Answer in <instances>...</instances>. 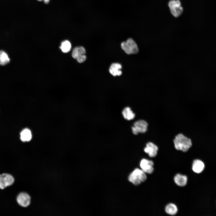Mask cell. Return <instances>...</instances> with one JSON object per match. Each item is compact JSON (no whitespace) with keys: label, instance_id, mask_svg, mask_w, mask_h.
Wrapping results in <instances>:
<instances>
[{"label":"cell","instance_id":"30bf717a","mask_svg":"<svg viewBox=\"0 0 216 216\" xmlns=\"http://www.w3.org/2000/svg\"><path fill=\"white\" fill-rule=\"evenodd\" d=\"M174 180L176 184L178 186L183 187L187 184L188 178L185 175L178 173L174 176Z\"/></svg>","mask_w":216,"mask_h":216},{"label":"cell","instance_id":"9c48e42d","mask_svg":"<svg viewBox=\"0 0 216 216\" xmlns=\"http://www.w3.org/2000/svg\"><path fill=\"white\" fill-rule=\"evenodd\" d=\"M144 152L151 158L155 157L158 150V146L152 142H148L144 149Z\"/></svg>","mask_w":216,"mask_h":216},{"label":"cell","instance_id":"ffe728a7","mask_svg":"<svg viewBox=\"0 0 216 216\" xmlns=\"http://www.w3.org/2000/svg\"><path fill=\"white\" fill-rule=\"evenodd\" d=\"M38 0V1H43V0Z\"/></svg>","mask_w":216,"mask_h":216},{"label":"cell","instance_id":"3957f363","mask_svg":"<svg viewBox=\"0 0 216 216\" xmlns=\"http://www.w3.org/2000/svg\"><path fill=\"white\" fill-rule=\"evenodd\" d=\"M122 49L127 54H135L139 51L138 46L135 41L131 38H128L126 41L122 43Z\"/></svg>","mask_w":216,"mask_h":216},{"label":"cell","instance_id":"5bb4252c","mask_svg":"<svg viewBox=\"0 0 216 216\" xmlns=\"http://www.w3.org/2000/svg\"><path fill=\"white\" fill-rule=\"evenodd\" d=\"M86 53L85 48L82 46H77L74 48L72 52V56L76 59L78 57L85 55Z\"/></svg>","mask_w":216,"mask_h":216},{"label":"cell","instance_id":"e0dca14e","mask_svg":"<svg viewBox=\"0 0 216 216\" xmlns=\"http://www.w3.org/2000/svg\"><path fill=\"white\" fill-rule=\"evenodd\" d=\"M10 61V59L8 54L4 51L0 50V65H6Z\"/></svg>","mask_w":216,"mask_h":216},{"label":"cell","instance_id":"d6986e66","mask_svg":"<svg viewBox=\"0 0 216 216\" xmlns=\"http://www.w3.org/2000/svg\"><path fill=\"white\" fill-rule=\"evenodd\" d=\"M43 1L46 4H48L50 1V0H43Z\"/></svg>","mask_w":216,"mask_h":216},{"label":"cell","instance_id":"4fadbf2b","mask_svg":"<svg viewBox=\"0 0 216 216\" xmlns=\"http://www.w3.org/2000/svg\"><path fill=\"white\" fill-rule=\"evenodd\" d=\"M122 113L124 118L128 120H133L135 116V113L131 110V108L129 107H127L124 108Z\"/></svg>","mask_w":216,"mask_h":216},{"label":"cell","instance_id":"6da1fadb","mask_svg":"<svg viewBox=\"0 0 216 216\" xmlns=\"http://www.w3.org/2000/svg\"><path fill=\"white\" fill-rule=\"evenodd\" d=\"M173 142L176 150L184 152L188 151L192 146L191 140L182 133L176 135Z\"/></svg>","mask_w":216,"mask_h":216},{"label":"cell","instance_id":"8992f818","mask_svg":"<svg viewBox=\"0 0 216 216\" xmlns=\"http://www.w3.org/2000/svg\"><path fill=\"white\" fill-rule=\"evenodd\" d=\"M15 181L14 176L11 174L4 172L0 174V189L3 190L12 185Z\"/></svg>","mask_w":216,"mask_h":216},{"label":"cell","instance_id":"5b68a950","mask_svg":"<svg viewBox=\"0 0 216 216\" xmlns=\"http://www.w3.org/2000/svg\"><path fill=\"white\" fill-rule=\"evenodd\" d=\"M148 124L145 120L143 119L136 121L134 123L131 127L133 134L137 135L139 133L144 134L147 131Z\"/></svg>","mask_w":216,"mask_h":216},{"label":"cell","instance_id":"7a4b0ae2","mask_svg":"<svg viewBox=\"0 0 216 216\" xmlns=\"http://www.w3.org/2000/svg\"><path fill=\"white\" fill-rule=\"evenodd\" d=\"M147 178L145 172L141 169L136 168L130 174L128 179L133 184L137 186L145 182Z\"/></svg>","mask_w":216,"mask_h":216},{"label":"cell","instance_id":"ba28073f","mask_svg":"<svg viewBox=\"0 0 216 216\" xmlns=\"http://www.w3.org/2000/svg\"><path fill=\"white\" fill-rule=\"evenodd\" d=\"M154 163L151 160L145 158L142 159L140 163L141 169L146 173L151 174L154 171Z\"/></svg>","mask_w":216,"mask_h":216},{"label":"cell","instance_id":"8fae6325","mask_svg":"<svg viewBox=\"0 0 216 216\" xmlns=\"http://www.w3.org/2000/svg\"><path fill=\"white\" fill-rule=\"evenodd\" d=\"M121 65L118 63H113L110 66L109 70L110 73L113 76H120L122 74L121 69Z\"/></svg>","mask_w":216,"mask_h":216},{"label":"cell","instance_id":"7c38bea8","mask_svg":"<svg viewBox=\"0 0 216 216\" xmlns=\"http://www.w3.org/2000/svg\"><path fill=\"white\" fill-rule=\"evenodd\" d=\"M205 165L201 160L198 159L194 160L192 164V169L195 172L199 173L202 172L204 169Z\"/></svg>","mask_w":216,"mask_h":216},{"label":"cell","instance_id":"2e32d148","mask_svg":"<svg viewBox=\"0 0 216 216\" xmlns=\"http://www.w3.org/2000/svg\"><path fill=\"white\" fill-rule=\"evenodd\" d=\"M165 211L168 214L173 216L175 215L177 213L178 209L177 207L175 204L170 203L166 206Z\"/></svg>","mask_w":216,"mask_h":216},{"label":"cell","instance_id":"52a82bcc","mask_svg":"<svg viewBox=\"0 0 216 216\" xmlns=\"http://www.w3.org/2000/svg\"><path fill=\"white\" fill-rule=\"evenodd\" d=\"M168 6L171 13L175 17H178L182 13L183 8L179 0H171L169 2Z\"/></svg>","mask_w":216,"mask_h":216},{"label":"cell","instance_id":"ac0fdd59","mask_svg":"<svg viewBox=\"0 0 216 216\" xmlns=\"http://www.w3.org/2000/svg\"><path fill=\"white\" fill-rule=\"evenodd\" d=\"M60 48L64 53H67L70 50L71 44L68 40H65L61 43Z\"/></svg>","mask_w":216,"mask_h":216},{"label":"cell","instance_id":"277c9868","mask_svg":"<svg viewBox=\"0 0 216 216\" xmlns=\"http://www.w3.org/2000/svg\"><path fill=\"white\" fill-rule=\"evenodd\" d=\"M32 197L30 194L25 191H22L17 195L16 200L18 204L20 207L27 208L31 205Z\"/></svg>","mask_w":216,"mask_h":216},{"label":"cell","instance_id":"9a60e30c","mask_svg":"<svg viewBox=\"0 0 216 216\" xmlns=\"http://www.w3.org/2000/svg\"><path fill=\"white\" fill-rule=\"evenodd\" d=\"M20 135L21 140L24 142L29 141L32 137L31 131L27 128L22 130L20 133Z\"/></svg>","mask_w":216,"mask_h":216}]
</instances>
